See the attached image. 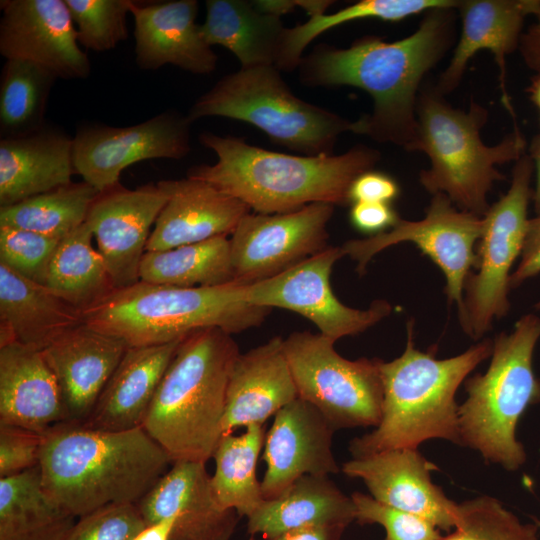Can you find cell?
Listing matches in <instances>:
<instances>
[{
    "mask_svg": "<svg viewBox=\"0 0 540 540\" xmlns=\"http://www.w3.org/2000/svg\"><path fill=\"white\" fill-rule=\"evenodd\" d=\"M184 339V338H183ZM128 347L82 426L103 431L140 427L180 343Z\"/></svg>",
    "mask_w": 540,
    "mask_h": 540,
    "instance_id": "cell-26",
    "label": "cell"
},
{
    "mask_svg": "<svg viewBox=\"0 0 540 540\" xmlns=\"http://www.w3.org/2000/svg\"><path fill=\"white\" fill-rule=\"evenodd\" d=\"M344 256L341 246H328L271 278L242 284V299L257 306L296 312L334 342L363 333L389 316L393 308L387 300L378 299L366 309H356L335 296L330 275L336 261Z\"/></svg>",
    "mask_w": 540,
    "mask_h": 540,
    "instance_id": "cell-13",
    "label": "cell"
},
{
    "mask_svg": "<svg viewBox=\"0 0 540 540\" xmlns=\"http://www.w3.org/2000/svg\"><path fill=\"white\" fill-rule=\"evenodd\" d=\"M99 194L85 181L71 182L16 204L0 207V226L63 239L85 223Z\"/></svg>",
    "mask_w": 540,
    "mask_h": 540,
    "instance_id": "cell-36",
    "label": "cell"
},
{
    "mask_svg": "<svg viewBox=\"0 0 540 540\" xmlns=\"http://www.w3.org/2000/svg\"><path fill=\"white\" fill-rule=\"evenodd\" d=\"M400 188L389 175L369 170L360 174L351 184L348 192L349 203H387L397 198Z\"/></svg>",
    "mask_w": 540,
    "mask_h": 540,
    "instance_id": "cell-45",
    "label": "cell"
},
{
    "mask_svg": "<svg viewBox=\"0 0 540 540\" xmlns=\"http://www.w3.org/2000/svg\"><path fill=\"white\" fill-rule=\"evenodd\" d=\"M85 222L60 240L48 266L44 286L80 312L116 288L105 262L92 245Z\"/></svg>",
    "mask_w": 540,
    "mask_h": 540,
    "instance_id": "cell-33",
    "label": "cell"
},
{
    "mask_svg": "<svg viewBox=\"0 0 540 540\" xmlns=\"http://www.w3.org/2000/svg\"><path fill=\"white\" fill-rule=\"evenodd\" d=\"M188 118L225 117L251 124L272 142L302 155L332 154L353 122L292 93L274 65L240 68L222 77L191 106Z\"/></svg>",
    "mask_w": 540,
    "mask_h": 540,
    "instance_id": "cell-9",
    "label": "cell"
},
{
    "mask_svg": "<svg viewBox=\"0 0 540 540\" xmlns=\"http://www.w3.org/2000/svg\"><path fill=\"white\" fill-rule=\"evenodd\" d=\"M128 347L82 323L41 350L61 389L66 423H81L90 415Z\"/></svg>",
    "mask_w": 540,
    "mask_h": 540,
    "instance_id": "cell-21",
    "label": "cell"
},
{
    "mask_svg": "<svg viewBox=\"0 0 540 540\" xmlns=\"http://www.w3.org/2000/svg\"><path fill=\"white\" fill-rule=\"evenodd\" d=\"M540 274V216L529 218L520 261L510 276V288H517Z\"/></svg>",
    "mask_w": 540,
    "mask_h": 540,
    "instance_id": "cell-47",
    "label": "cell"
},
{
    "mask_svg": "<svg viewBox=\"0 0 540 540\" xmlns=\"http://www.w3.org/2000/svg\"><path fill=\"white\" fill-rule=\"evenodd\" d=\"M458 521L441 540H538V526L523 523L497 499L483 495L458 504Z\"/></svg>",
    "mask_w": 540,
    "mask_h": 540,
    "instance_id": "cell-39",
    "label": "cell"
},
{
    "mask_svg": "<svg viewBox=\"0 0 540 540\" xmlns=\"http://www.w3.org/2000/svg\"><path fill=\"white\" fill-rule=\"evenodd\" d=\"M240 517L231 511L220 523L197 530H175L171 540H231Z\"/></svg>",
    "mask_w": 540,
    "mask_h": 540,
    "instance_id": "cell-48",
    "label": "cell"
},
{
    "mask_svg": "<svg viewBox=\"0 0 540 540\" xmlns=\"http://www.w3.org/2000/svg\"><path fill=\"white\" fill-rule=\"evenodd\" d=\"M176 518L147 525L133 540H171Z\"/></svg>",
    "mask_w": 540,
    "mask_h": 540,
    "instance_id": "cell-51",
    "label": "cell"
},
{
    "mask_svg": "<svg viewBox=\"0 0 540 540\" xmlns=\"http://www.w3.org/2000/svg\"><path fill=\"white\" fill-rule=\"evenodd\" d=\"M320 333L295 331L283 339L298 397L314 406L337 431L376 427L381 419V359L349 360Z\"/></svg>",
    "mask_w": 540,
    "mask_h": 540,
    "instance_id": "cell-11",
    "label": "cell"
},
{
    "mask_svg": "<svg viewBox=\"0 0 540 540\" xmlns=\"http://www.w3.org/2000/svg\"><path fill=\"white\" fill-rule=\"evenodd\" d=\"M159 183L169 198L154 224L146 252L228 237L252 211L241 200L198 179Z\"/></svg>",
    "mask_w": 540,
    "mask_h": 540,
    "instance_id": "cell-22",
    "label": "cell"
},
{
    "mask_svg": "<svg viewBox=\"0 0 540 540\" xmlns=\"http://www.w3.org/2000/svg\"><path fill=\"white\" fill-rule=\"evenodd\" d=\"M334 205L312 203L282 214L250 212L231 235L234 281L271 278L326 249Z\"/></svg>",
    "mask_w": 540,
    "mask_h": 540,
    "instance_id": "cell-15",
    "label": "cell"
},
{
    "mask_svg": "<svg viewBox=\"0 0 540 540\" xmlns=\"http://www.w3.org/2000/svg\"><path fill=\"white\" fill-rule=\"evenodd\" d=\"M200 32L209 46L228 49L241 68L274 65L283 33L281 18L259 11L245 0H207Z\"/></svg>",
    "mask_w": 540,
    "mask_h": 540,
    "instance_id": "cell-30",
    "label": "cell"
},
{
    "mask_svg": "<svg viewBox=\"0 0 540 540\" xmlns=\"http://www.w3.org/2000/svg\"><path fill=\"white\" fill-rule=\"evenodd\" d=\"M45 433L0 424V478L39 465Z\"/></svg>",
    "mask_w": 540,
    "mask_h": 540,
    "instance_id": "cell-44",
    "label": "cell"
},
{
    "mask_svg": "<svg viewBox=\"0 0 540 540\" xmlns=\"http://www.w3.org/2000/svg\"><path fill=\"white\" fill-rule=\"evenodd\" d=\"M56 79L49 70L35 63L5 61L0 78L3 138L25 136L44 127L46 105Z\"/></svg>",
    "mask_w": 540,
    "mask_h": 540,
    "instance_id": "cell-38",
    "label": "cell"
},
{
    "mask_svg": "<svg viewBox=\"0 0 540 540\" xmlns=\"http://www.w3.org/2000/svg\"><path fill=\"white\" fill-rule=\"evenodd\" d=\"M298 398L297 388L284 352L283 338L240 353L232 367L227 390L222 431L264 425Z\"/></svg>",
    "mask_w": 540,
    "mask_h": 540,
    "instance_id": "cell-23",
    "label": "cell"
},
{
    "mask_svg": "<svg viewBox=\"0 0 540 540\" xmlns=\"http://www.w3.org/2000/svg\"><path fill=\"white\" fill-rule=\"evenodd\" d=\"M416 112L417 136L411 151L424 152L430 160L429 169L420 172L421 185L433 195H446L462 211L484 216L493 183L505 179L495 166L525 154L520 130L487 146L480 130L488 112L475 102L462 111L428 93L421 96Z\"/></svg>",
    "mask_w": 540,
    "mask_h": 540,
    "instance_id": "cell-8",
    "label": "cell"
},
{
    "mask_svg": "<svg viewBox=\"0 0 540 540\" xmlns=\"http://www.w3.org/2000/svg\"><path fill=\"white\" fill-rule=\"evenodd\" d=\"M539 339L540 317L533 313L519 318L511 332L499 333L488 369L466 380L467 399L458 407L461 445L508 471L526 460L516 426L528 407L540 402V379L532 366Z\"/></svg>",
    "mask_w": 540,
    "mask_h": 540,
    "instance_id": "cell-7",
    "label": "cell"
},
{
    "mask_svg": "<svg viewBox=\"0 0 540 540\" xmlns=\"http://www.w3.org/2000/svg\"><path fill=\"white\" fill-rule=\"evenodd\" d=\"M266 437L264 425H250L241 435L224 433L212 458L211 476L214 499L223 511L248 517L265 500L257 478V462Z\"/></svg>",
    "mask_w": 540,
    "mask_h": 540,
    "instance_id": "cell-34",
    "label": "cell"
},
{
    "mask_svg": "<svg viewBox=\"0 0 540 540\" xmlns=\"http://www.w3.org/2000/svg\"><path fill=\"white\" fill-rule=\"evenodd\" d=\"M168 198L159 182L135 189L118 184L99 192L92 202L85 222L116 289L140 281L139 268L151 227Z\"/></svg>",
    "mask_w": 540,
    "mask_h": 540,
    "instance_id": "cell-17",
    "label": "cell"
},
{
    "mask_svg": "<svg viewBox=\"0 0 540 540\" xmlns=\"http://www.w3.org/2000/svg\"><path fill=\"white\" fill-rule=\"evenodd\" d=\"M246 540H256L255 536H249Z\"/></svg>",
    "mask_w": 540,
    "mask_h": 540,
    "instance_id": "cell-58",
    "label": "cell"
},
{
    "mask_svg": "<svg viewBox=\"0 0 540 540\" xmlns=\"http://www.w3.org/2000/svg\"><path fill=\"white\" fill-rule=\"evenodd\" d=\"M133 0H65L78 42L87 50L105 52L128 38L127 15Z\"/></svg>",
    "mask_w": 540,
    "mask_h": 540,
    "instance_id": "cell-40",
    "label": "cell"
},
{
    "mask_svg": "<svg viewBox=\"0 0 540 540\" xmlns=\"http://www.w3.org/2000/svg\"><path fill=\"white\" fill-rule=\"evenodd\" d=\"M345 527H311L292 530L266 540H341Z\"/></svg>",
    "mask_w": 540,
    "mask_h": 540,
    "instance_id": "cell-50",
    "label": "cell"
},
{
    "mask_svg": "<svg viewBox=\"0 0 540 540\" xmlns=\"http://www.w3.org/2000/svg\"><path fill=\"white\" fill-rule=\"evenodd\" d=\"M252 3L259 11L280 18L298 7L297 0H255Z\"/></svg>",
    "mask_w": 540,
    "mask_h": 540,
    "instance_id": "cell-52",
    "label": "cell"
},
{
    "mask_svg": "<svg viewBox=\"0 0 540 540\" xmlns=\"http://www.w3.org/2000/svg\"><path fill=\"white\" fill-rule=\"evenodd\" d=\"M537 136H538V137H540V134H539V135H537Z\"/></svg>",
    "mask_w": 540,
    "mask_h": 540,
    "instance_id": "cell-59",
    "label": "cell"
},
{
    "mask_svg": "<svg viewBox=\"0 0 540 540\" xmlns=\"http://www.w3.org/2000/svg\"><path fill=\"white\" fill-rule=\"evenodd\" d=\"M0 54L35 63L62 79L89 76V58L80 47L65 0L0 2Z\"/></svg>",
    "mask_w": 540,
    "mask_h": 540,
    "instance_id": "cell-16",
    "label": "cell"
},
{
    "mask_svg": "<svg viewBox=\"0 0 540 540\" xmlns=\"http://www.w3.org/2000/svg\"><path fill=\"white\" fill-rule=\"evenodd\" d=\"M142 282L181 288L214 287L234 281L226 236L162 251H148L139 268Z\"/></svg>",
    "mask_w": 540,
    "mask_h": 540,
    "instance_id": "cell-35",
    "label": "cell"
},
{
    "mask_svg": "<svg viewBox=\"0 0 540 540\" xmlns=\"http://www.w3.org/2000/svg\"><path fill=\"white\" fill-rule=\"evenodd\" d=\"M335 431L314 406L299 397L280 409L263 446L264 499L279 497L302 476L337 474L340 469L332 450Z\"/></svg>",
    "mask_w": 540,
    "mask_h": 540,
    "instance_id": "cell-18",
    "label": "cell"
},
{
    "mask_svg": "<svg viewBox=\"0 0 540 540\" xmlns=\"http://www.w3.org/2000/svg\"><path fill=\"white\" fill-rule=\"evenodd\" d=\"M529 155L532 158L535 173L532 203L536 216H540V137L536 136L532 141Z\"/></svg>",
    "mask_w": 540,
    "mask_h": 540,
    "instance_id": "cell-53",
    "label": "cell"
},
{
    "mask_svg": "<svg viewBox=\"0 0 540 540\" xmlns=\"http://www.w3.org/2000/svg\"><path fill=\"white\" fill-rule=\"evenodd\" d=\"M241 287L235 281L194 288L139 281L82 311V320L129 347L166 344L212 327L232 335L260 326L271 311L245 302Z\"/></svg>",
    "mask_w": 540,
    "mask_h": 540,
    "instance_id": "cell-6",
    "label": "cell"
},
{
    "mask_svg": "<svg viewBox=\"0 0 540 540\" xmlns=\"http://www.w3.org/2000/svg\"><path fill=\"white\" fill-rule=\"evenodd\" d=\"M73 138L43 127L0 141V207L70 184Z\"/></svg>",
    "mask_w": 540,
    "mask_h": 540,
    "instance_id": "cell-27",
    "label": "cell"
},
{
    "mask_svg": "<svg viewBox=\"0 0 540 540\" xmlns=\"http://www.w3.org/2000/svg\"><path fill=\"white\" fill-rule=\"evenodd\" d=\"M355 506V521L361 525L384 527V540H441L440 529L416 514L385 505L361 492L351 495Z\"/></svg>",
    "mask_w": 540,
    "mask_h": 540,
    "instance_id": "cell-42",
    "label": "cell"
},
{
    "mask_svg": "<svg viewBox=\"0 0 540 540\" xmlns=\"http://www.w3.org/2000/svg\"><path fill=\"white\" fill-rule=\"evenodd\" d=\"M535 308H536L537 310H540V301L537 302V303L535 304Z\"/></svg>",
    "mask_w": 540,
    "mask_h": 540,
    "instance_id": "cell-57",
    "label": "cell"
},
{
    "mask_svg": "<svg viewBox=\"0 0 540 540\" xmlns=\"http://www.w3.org/2000/svg\"><path fill=\"white\" fill-rule=\"evenodd\" d=\"M191 124L187 115L165 111L127 127L83 125L73 138L75 173L102 192L118 185L122 171L137 162L182 159L191 149Z\"/></svg>",
    "mask_w": 540,
    "mask_h": 540,
    "instance_id": "cell-14",
    "label": "cell"
},
{
    "mask_svg": "<svg viewBox=\"0 0 540 540\" xmlns=\"http://www.w3.org/2000/svg\"><path fill=\"white\" fill-rule=\"evenodd\" d=\"M493 341L484 339L463 353L436 359L414 344V321L407 323L404 352L390 362L381 361L382 414L374 430L349 444L353 458L386 450L414 448L429 439L461 445L457 389L492 353Z\"/></svg>",
    "mask_w": 540,
    "mask_h": 540,
    "instance_id": "cell-4",
    "label": "cell"
},
{
    "mask_svg": "<svg viewBox=\"0 0 540 540\" xmlns=\"http://www.w3.org/2000/svg\"><path fill=\"white\" fill-rule=\"evenodd\" d=\"M528 91L532 102L540 110V74L532 80Z\"/></svg>",
    "mask_w": 540,
    "mask_h": 540,
    "instance_id": "cell-55",
    "label": "cell"
},
{
    "mask_svg": "<svg viewBox=\"0 0 540 540\" xmlns=\"http://www.w3.org/2000/svg\"><path fill=\"white\" fill-rule=\"evenodd\" d=\"M199 142L217 161L190 168L187 177L207 182L261 214L289 213L312 203L347 204L352 182L380 158L366 146L340 155H289L211 132H202Z\"/></svg>",
    "mask_w": 540,
    "mask_h": 540,
    "instance_id": "cell-3",
    "label": "cell"
},
{
    "mask_svg": "<svg viewBox=\"0 0 540 540\" xmlns=\"http://www.w3.org/2000/svg\"><path fill=\"white\" fill-rule=\"evenodd\" d=\"M437 470L417 449L386 450L352 458L341 471L366 485L375 500L399 510L421 516L440 530L455 528L459 508L431 480Z\"/></svg>",
    "mask_w": 540,
    "mask_h": 540,
    "instance_id": "cell-19",
    "label": "cell"
},
{
    "mask_svg": "<svg viewBox=\"0 0 540 540\" xmlns=\"http://www.w3.org/2000/svg\"><path fill=\"white\" fill-rule=\"evenodd\" d=\"M459 2L453 0H363L332 14L309 18L301 25L285 28L275 66L279 70L299 67L305 48L320 34L359 19L378 18L384 21H400L424 11L452 9Z\"/></svg>",
    "mask_w": 540,
    "mask_h": 540,
    "instance_id": "cell-37",
    "label": "cell"
},
{
    "mask_svg": "<svg viewBox=\"0 0 540 540\" xmlns=\"http://www.w3.org/2000/svg\"><path fill=\"white\" fill-rule=\"evenodd\" d=\"M198 7L196 0L132 1L135 61L140 69L170 64L199 75L216 69L218 57L196 23Z\"/></svg>",
    "mask_w": 540,
    "mask_h": 540,
    "instance_id": "cell-20",
    "label": "cell"
},
{
    "mask_svg": "<svg viewBox=\"0 0 540 540\" xmlns=\"http://www.w3.org/2000/svg\"><path fill=\"white\" fill-rule=\"evenodd\" d=\"M355 521V506L329 476L305 475L282 495L264 500L247 517L249 536L270 539L282 533L311 528L340 526Z\"/></svg>",
    "mask_w": 540,
    "mask_h": 540,
    "instance_id": "cell-29",
    "label": "cell"
},
{
    "mask_svg": "<svg viewBox=\"0 0 540 540\" xmlns=\"http://www.w3.org/2000/svg\"><path fill=\"white\" fill-rule=\"evenodd\" d=\"M535 17V22L526 32H523L518 48L526 66L538 75L540 74V12Z\"/></svg>",
    "mask_w": 540,
    "mask_h": 540,
    "instance_id": "cell-49",
    "label": "cell"
},
{
    "mask_svg": "<svg viewBox=\"0 0 540 540\" xmlns=\"http://www.w3.org/2000/svg\"><path fill=\"white\" fill-rule=\"evenodd\" d=\"M239 354L232 335L215 327L180 343L142 424L172 462L212 458L223 435L226 390Z\"/></svg>",
    "mask_w": 540,
    "mask_h": 540,
    "instance_id": "cell-5",
    "label": "cell"
},
{
    "mask_svg": "<svg viewBox=\"0 0 540 540\" xmlns=\"http://www.w3.org/2000/svg\"><path fill=\"white\" fill-rule=\"evenodd\" d=\"M60 240L36 232L0 226V263L44 285L51 258Z\"/></svg>",
    "mask_w": 540,
    "mask_h": 540,
    "instance_id": "cell-41",
    "label": "cell"
},
{
    "mask_svg": "<svg viewBox=\"0 0 540 540\" xmlns=\"http://www.w3.org/2000/svg\"><path fill=\"white\" fill-rule=\"evenodd\" d=\"M533 173L532 158L525 153L515 161L508 191L482 216L476 272L466 280L458 309L461 327L473 340L481 339L510 310L511 269L523 249Z\"/></svg>",
    "mask_w": 540,
    "mask_h": 540,
    "instance_id": "cell-10",
    "label": "cell"
},
{
    "mask_svg": "<svg viewBox=\"0 0 540 540\" xmlns=\"http://www.w3.org/2000/svg\"><path fill=\"white\" fill-rule=\"evenodd\" d=\"M82 323L78 309L0 263V346L18 342L43 350Z\"/></svg>",
    "mask_w": 540,
    "mask_h": 540,
    "instance_id": "cell-28",
    "label": "cell"
},
{
    "mask_svg": "<svg viewBox=\"0 0 540 540\" xmlns=\"http://www.w3.org/2000/svg\"><path fill=\"white\" fill-rule=\"evenodd\" d=\"M298 7L302 8L311 18L325 14L332 1L327 0H297Z\"/></svg>",
    "mask_w": 540,
    "mask_h": 540,
    "instance_id": "cell-54",
    "label": "cell"
},
{
    "mask_svg": "<svg viewBox=\"0 0 540 540\" xmlns=\"http://www.w3.org/2000/svg\"><path fill=\"white\" fill-rule=\"evenodd\" d=\"M462 32L449 65L441 75L439 91L451 92L460 82L476 52L490 50L500 71L502 101L518 129L506 90V57L519 46L525 20L540 12V0H469L459 2Z\"/></svg>",
    "mask_w": 540,
    "mask_h": 540,
    "instance_id": "cell-24",
    "label": "cell"
},
{
    "mask_svg": "<svg viewBox=\"0 0 540 540\" xmlns=\"http://www.w3.org/2000/svg\"><path fill=\"white\" fill-rule=\"evenodd\" d=\"M66 422L61 389L41 350L0 346V424L46 433Z\"/></svg>",
    "mask_w": 540,
    "mask_h": 540,
    "instance_id": "cell-25",
    "label": "cell"
},
{
    "mask_svg": "<svg viewBox=\"0 0 540 540\" xmlns=\"http://www.w3.org/2000/svg\"><path fill=\"white\" fill-rule=\"evenodd\" d=\"M400 219L387 203L356 202L350 210L351 224L360 232L379 234L391 229Z\"/></svg>",
    "mask_w": 540,
    "mask_h": 540,
    "instance_id": "cell-46",
    "label": "cell"
},
{
    "mask_svg": "<svg viewBox=\"0 0 540 540\" xmlns=\"http://www.w3.org/2000/svg\"><path fill=\"white\" fill-rule=\"evenodd\" d=\"M75 522L43 489L39 466L0 478V540H66Z\"/></svg>",
    "mask_w": 540,
    "mask_h": 540,
    "instance_id": "cell-32",
    "label": "cell"
},
{
    "mask_svg": "<svg viewBox=\"0 0 540 540\" xmlns=\"http://www.w3.org/2000/svg\"><path fill=\"white\" fill-rule=\"evenodd\" d=\"M146 526L137 504H110L78 517L66 540H133Z\"/></svg>",
    "mask_w": 540,
    "mask_h": 540,
    "instance_id": "cell-43",
    "label": "cell"
},
{
    "mask_svg": "<svg viewBox=\"0 0 540 540\" xmlns=\"http://www.w3.org/2000/svg\"><path fill=\"white\" fill-rule=\"evenodd\" d=\"M146 525L176 518V530H195L221 522L231 511L217 505L206 463L179 460L137 503Z\"/></svg>",
    "mask_w": 540,
    "mask_h": 540,
    "instance_id": "cell-31",
    "label": "cell"
},
{
    "mask_svg": "<svg viewBox=\"0 0 540 540\" xmlns=\"http://www.w3.org/2000/svg\"><path fill=\"white\" fill-rule=\"evenodd\" d=\"M172 463L142 426L103 431L61 423L45 433L38 466L49 498L78 518L110 504H137Z\"/></svg>",
    "mask_w": 540,
    "mask_h": 540,
    "instance_id": "cell-2",
    "label": "cell"
},
{
    "mask_svg": "<svg viewBox=\"0 0 540 540\" xmlns=\"http://www.w3.org/2000/svg\"><path fill=\"white\" fill-rule=\"evenodd\" d=\"M483 230V217L458 209L444 194L433 195L426 216L418 221L399 219L389 230L363 239H351L341 248L356 261L359 274L382 250L402 242H411L443 272L445 294L459 309L464 286L475 268V245Z\"/></svg>",
    "mask_w": 540,
    "mask_h": 540,
    "instance_id": "cell-12",
    "label": "cell"
},
{
    "mask_svg": "<svg viewBox=\"0 0 540 540\" xmlns=\"http://www.w3.org/2000/svg\"><path fill=\"white\" fill-rule=\"evenodd\" d=\"M431 10L411 35L394 42L368 36L349 48L321 44L302 58L310 86H353L373 100L372 112L353 121V133L411 151L417 136L416 92L442 57L450 36L449 11Z\"/></svg>",
    "mask_w": 540,
    "mask_h": 540,
    "instance_id": "cell-1",
    "label": "cell"
},
{
    "mask_svg": "<svg viewBox=\"0 0 540 540\" xmlns=\"http://www.w3.org/2000/svg\"><path fill=\"white\" fill-rule=\"evenodd\" d=\"M534 523L538 526V528H540V520L539 519H535Z\"/></svg>",
    "mask_w": 540,
    "mask_h": 540,
    "instance_id": "cell-56",
    "label": "cell"
}]
</instances>
